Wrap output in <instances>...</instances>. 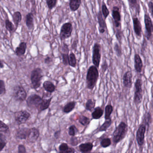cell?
I'll return each mask as SVG.
<instances>
[{"instance_id": "6da1fadb", "label": "cell", "mask_w": 153, "mask_h": 153, "mask_svg": "<svg viewBox=\"0 0 153 153\" xmlns=\"http://www.w3.org/2000/svg\"><path fill=\"white\" fill-rule=\"evenodd\" d=\"M99 77L98 68L94 65L91 66L88 68L86 76V88L93 90L95 87Z\"/></svg>"}, {"instance_id": "7a4b0ae2", "label": "cell", "mask_w": 153, "mask_h": 153, "mask_svg": "<svg viewBox=\"0 0 153 153\" xmlns=\"http://www.w3.org/2000/svg\"><path fill=\"white\" fill-rule=\"evenodd\" d=\"M128 131V126L125 122L120 123L112 134V140L115 144L119 143L126 137Z\"/></svg>"}, {"instance_id": "3957f363", "label": "cell", "mask_w": 153, "mask_h": 153, "mask_svg": "<svg viewBox=\"0 0 153 153\" xmlns=\"http://www.w3.org/2000/svg\"><path fill=\"white\" fill-rule=\"evenodd\" d=\"M43 76V71L41 68H36L32 71L30 80L33 89H37L40 87Z\"/></svg>"}, {"instance_id": "277c9868", "label": "cell", "mask_w": 153, "mask_h": 153, "mask_svg": "<svg viewBox=\"0 0 153 153\" xmlns=\"http://www.w3.org/2000/svg\"><path fill=\"white\" fill-rule=\"evenodd\" d=\"M143 81L140 78H138L134 84L135 91L134 94V103L137 106L142 103L143 99Z\"/></svg>"}, {"instance_id": "5b68a950", "label": "cell", "mask_w": 153, "mask_h": 153, "mask_svg": "<svg viewBox=\"0 0 153 153\" xmlns=\"http://www.w3.org/2000/svg\"><path fill=\"white\" fill-rule=\"evenodd\" d=\"M146 129H147L146 126L143 123H141L137 130L136 139L137 144L140 148L143 147L144 145Z\"/></svg>"}, {"instance_id": "8992f818", "label": "cell", "mask_w": 153, "mask_h": 153, "mask_svg": "<svg viewBox=\"0 0 153 153\" xmlns=\"http://www.w3.org/2000/svg\"><path fill=\"white\" fill-rule=\"evenodd\" d=\"M92 62L97 68L100 67L101 61V46L99 43H95L93 48Z\"/></svg>"}, {"instance_id": "52a82bcc", "label": "cell", "mask_w": 153, "mask_h": 153, "mask_svg": "<svg viewBox=\"0 0 153 153\" xmlns=\"http://www.w3.org/2000/svg\"><path fill=\"white\" fill-rule=\"evenodd\" d=\"M73 29L72 24L71 22H66L63 24L61 27L60 33V38L61 40H65L71 37Z\"/></svg>"}, {"instance_id": "ba28073f", "label": "cell", "mask_w": 153, "mask_h": 153, "mask_svg": "<svg viewBox=\"0 0 153 153\" xmlns=\"http://www.w3.org/2000/svg\"><path fill=\"white\" fill-rule=\"evenodd\" d=\"M144 23L146 27V37L148 40H150L153 32V24L150 15L147 13L144 14Z\"/></svg>"}, {"instance_id": "9c48e42d", "label": "cell", "mask_w": 153, "mask_h": 153, "mask_svg": "<svg viewBox=\"0 0 153 153\" xmlns=\"http://www.w3.org/2000/svg\"><path fill=\"white\" fill-rule=\"evenodd\" d=\"M43 99L39 95L33 94L30 96L28 98L27 101V104L28 106L31 108H39Z\"/></svg>"}, {"instance_id": "30bf717a", "label": "cell", "mask_w": 153, "mask_h": 153, "mask_svg": "<svg viewBox=\"0 0 153 153\" xmlns=\"http://www.w3.org/2000/svg\"><path fill=\"white\" fill-rule=\"evenodd\" d=\"M13 96L16 100L23 101L27 98V94L23 87L18 85L15 86L13 89Z\"/></svg>"}, {"instance_id": "8fae6325", "label": "cell", "mask_w": 153, "mask_h": 153, "mask_svg": "<svg viewBox=\"0 0 153 153\" xmlns=\"http://www.w3.org/2000/svg\"><path fill=\"white\" fill-rule=\"evenodd\" d=\"M112 16L114 20V24L116 28L121 27V14L118 6H114L112 10Z\"/></svg>"}, {"instance_id": "7c38bea8", "label": "cell", "mask_w": 153, "mask_h": 153, "mask_svg": "<svg viewBox=\"0 0 153 153\" xmlns=\"http://www.w3.org/2000/svg\"><path fill=\"white\" fill-rule=\"evenodd\" d=\"M128 4L130 10L133 12V17H137L140 14L141 11L139 1L137 0H128Z\"/></svg>"}, {"instance_id": "4fadbf2b", "label": "cell", "mask_w": 153, "mask_h": 153, "mask_svg": "<svg viewBox=\"0 0 153 153\" xmlns=\"http://www.w3.org/2000/svg\"><path fill=\"white\" fill-rule=\"evenodd\" d=\"M30 115L26 111H20L15 114V120L18 124L25 123L29 118Z\"/></svg>"}, {"instance_id": "5bb4252c", "label": "cell", "mask_w": 153, "mask_h": 153, "mask_svg": "<svg viewBox=\"0 0 153 153\" xmlns=\"http://www.w3.org/2000/svg\"><path fill=\"white\" fill-rule=\"evenodd\" d=\"M133 25L135 33L137 38L142 37V27L141 22L137 17H133Z\"/></svg>"}, {"instance_id": "9a60e30c", "label": "cell", "mask_w": 153, "mask_h": 153, "mask_svg": "<svg viewBox=\"0 0 153 153\" xmlns=\"http://www.w3.org/2000/svg\"><path fill=\"white\" fill-rule=\"evenodd\" d=\"M133 73L131 71H127L123 75V84L127 88H131L133 84Z\"/></svg>"}, {"instance_id": "2e32d148", "label": "cell", "mask_w": 153, "mask_h": 153, "mask_svg": "<svg viewBox=\"0 0 153 153\" xmlns=\"http://www.w3.org/2000/svg\"><path fill=\"white\" fill-rule=\"evenodd\" d=\"M39 132L38 129L35 128L29 129L28 134V140L30 143H35L39 137Z\"/></svg>"}, {"instance_id": "e0dca14e", "label": "cell", "mask_w": 153, "mask_h": 153, "mask_svg": "<svg viewBox=\"0 0 153 153\" xmlns=\"http://www.w3.org/2000/svg\"><path fill=\"white\" fill-rule=\"evenodd\" d=\"M98 23L99 24V30L100 33L103 34L105 32L106 28V24L105 20L102 17V14L101 11H99L97 14Z\"/></svg>"}, {"instance_id": "ac0fdd59", "label": "cell", "mask_w": 153, "mask_h": 153, "mask_svg": "<svg viewBox=\"0 0 153 153\" xmlns=\"http://www.w3.org/2000/svg\"><path fill=\"white\" fill-rule=\"evenodd\" d=\"M134 68L137 73H141L143 70V61L141 57L138 54H136L134 55Z\"/></svg>"}, {"instance_id": "d6986e66", "label": "cell", "mask_w": 153, "mask_h": 153, "mask_svg": "<svg viewBox=\"0 0 153 153\" xmlns=\"http://www.w3.org/2000/svg\"><path fill=\"white\" fill-rule=\"evenodd\" d=\"M93 145L90 143L81 144L79 146V150L82 153H90L92 150Z\"/></svg>"}, {"instance_id": "ffe728a7", "label": "cell", "mask_w": 153, "mask_h": 153, "mask_svg": "<svg viewBox=\"0 0 153 153\" xmlns=\"http://www.w3.org/2000/svg\"><path fill=\"white\" fill-rule=\"evenodd\" d=\"M152 121V114L150 112H146L143 116L142 123L144 124L146 126L147 128H149L150 125Z\"/></svg>"}, {"instance_id": "44dd1931", "label": "cell", "mask_w": 153, "mask_h": 153, "mask_svg": "<svg viewBox=\"0 0 153 153\" xmlns=\"http://www.w3.org/2000/svg\"><path fill=\"white\" fill-rule=\"evenodd\" d=\"M26 49H27V43L24 42H21L15 50L17 55L20 57L24 55L26 53Z\"/></svg>"}, {"instance_id": "7402d4cb", "label": "cell", "mask_w": 153, "mask_h": 153, "mask_svg": "<svg viewBox=\"0 0 153 153\" xmlns=\"http://www.w3.org/2000/svg\"><path fill=\"white\" fill-rule=\"evenodd\" d=\"M26 23L29 30L33 29L34 28V19L32 13H29L26 16Z\"/></svg>"}, {"instance_id": "603a6c76", "label": "cell", "mask_w": 153, "mask_h": 153, "mask_svg": "<svg viewBox=\"0 0 153 153\" xmlns=\"http://www.w3.org/2000/svg\"><path fill=\"white\" fill-rule=\"evenodd\" d=\"M43 87L48 92L52 93L56 90V86L52 82L47 81L43 83Z\"/></svg>"}, {"instance_id": "cb8c5ba5", "label": "cell", "mask_w": 153, "mask_h": 153, "mask_svg": "<svg viewBox=\"0 0 153 153\" xmlns=\"http://www.w3.org/2000/svg\"><path fill=\"white\" fill-rule=\"evenodd\" d=\"M103 114V110L100 107H97L94 109V110L92 113V116L94 119H98L102 116Z\"/></svg>"}, {"instance_id": "d4e9b609", "label": "cell", "mask_w": 153, "mask_h": 153, "mask_svg": "<svg viewBox=\"0 0 153 153\" xmlns=\"http://www.w3.org/2000/svg\"><path fill=\"white\" fill-rule=\"evenodd\" d=\"M82 1L80 0H71L69 3L70 9L72 11L77 10L81 4Z\"/></svg>"}, {"instance_id": "484cf974", "label": "cell", "mask_w": 153, "mask_h": 153, "mask_svg": "<svg viewBox=\"0 0 153 153\" xmlns=\"http://www.w3.org/2000/svg\"><path fill=\"white\" fill-rule=\"evenodd\" d=\"M52 99H53V98L52 97L50 99H43L42 102H41L40 106L39 107V111H43V110H45L47 109L48 108L49 106H50Z\"/></svg>"}, {"instance_id": "4316f807", "label": "cell", "mask_w": 153, "mask_h": 153, "mask_svg": "<svg viewBox=\"0 0 153 153\" xmlns=\"http://www.w3.org/2000/svg\"><path fill=\"white\" fill-rule=\"evenodd\" d=\"M29 129L27 128H23L20 129L17 132V137L21 139H26L27 137Z\"/></svg>"}, {"instance_id": "83f0119b", "label": "cell", "mask_w": 153, "mask_h": 153, "mask_svg": "<svg viewBox=\"0 0 153 153\" xmlns=\"http://www.w3.org/2000/svg\"><path fill=\"white\" fill-rule=\"evenodd\" d=\"M76 106V102L74 101H72L68 102L64 107L63 111L65 113H69L74 110Z\"/></svg>"}, {"instance_id": "f1b7e54d", "label": "cell", "mask_w": 153, "mask_h": 153, "mask_svg": "<svg viewBox=\"0 0 153 153\" xmlns=\"http://www.w3.org/2000/svg\"><path fill=\"white\" fill-rule=\"evenodd\" d=\"M13 19L16 28L18 27L19 23L22 20V14L19 11H16L13 14Z\"/></svg>"}, {"instance_id": "f546056e", "label": "cell", "mask_w": 153, "mask_h": 153, "mask_svg": "<svg viewBox=\"0 0 153 153\" xmlns=\"http://www.w3.org/2000/svg\"><path fill=\"white\" fill-rule=\"evenodd\" d=\"M69 65L73 67H75L76 65V58L74 53H71L69 56Z\"/></svg>"}, {"instance_id": "4dcf8cb0", "label": "cell", "mask_w": 153, "mask_h": 153, "mask_svg": "<svg viewBox=\"0 0 153 153\" xmlns=\"http://www.w3.org/2000/svg\"><path fill=\"white\" fill-rule=\"evenodd\" d=\"M112 124V120L111 119L107 120L104 122V123L99 128V131L100 132H103V131H107L109 127Z\"/></svg>"}, {"instance_id": "1f68e13d", "label": "cell", "mask_w": 153, "mask_h": 153, "mask_svg": "<svg viewBox=\"0 0 153 153\" xmlns=\"http://www.w3.org/2000/svg\"><path fill=\"white\" fill-rule=\"evenodd\" d=\"M105 119L106 120L110 119V116L113 111V107L111 105H108L105 107Z\"/></svg>"}, {"instance_id": "d6a6232c", "label": "cell", "mask_w": 153, "mask_h": 153, "mask_svg": "<svg viewBox=\"0 0 153 153\" xmlns=\"http://www.w3.org/2000/svg\"><path fill=\"white\" fill-rule=\"evenodd\" d=\"M95 106V102L93 101L91 99H89L85 104V109L86 110L91 111L94 109Z\"/></svg>"}, {"instance_id": "836d02e7", "label": "cell", "mask_w": 153, "mask_h": 153, "mask_svg": "<svg viewBox=\"0 0 153 153\" xmlns=\"http://www.w3.org/2000/svg\"><path fill=\"white\" fill-rule=\"evenodd\" d=\"M79 122L82 125L85 126L90 124V119L85 116H81L79 118Z\"/></svg>"}, {"instance_id": "e575fe53", "label": "cell", "mask_w": 153, "mask_h": 153, "mask_svg": "<svg viewBox=\"0 0 153 153\" xmlns=\"http://www.w3.org/2000/svg\"><path fill=\"white\" fill-rule=\"evenodd\" d=\"M102 15L104 17L105 19H106L107 17L109 15L110 12L108 9L107 5L104 2L103 3L102 5Z\"/></svg>"}, {"instance_id": "d590c367", "label": "cell", "mask_w": 153, "mask_h": 153, "mask_svg": "<svg viewBox=\"0 0 153 153\" xmlns=\"http://www.w3.org/2000/svg\"><path fill=\"white\" fill-rule=\"evenodd\" d=\"M111 140L110 138H104L102 140L100 143V145L103 148H107L109 147L111 145Z\"/></svg>"}, {"instance_id": "8d00e7d4", "label": "cell", "mask_w": 153, "mask_h": 153, "mask_svg": "<svg viewBox=\"0 0 153 153\" xmlns=\"http://www.w3.org/2000/svg\"><path fill=\"white\" fill-rule=\"evenodd\" d=\"M5 28L10 32H13L14 30V26L11 22L9 19H6L5 22Z\"/></svg>"}, {"instance_id": "74e56055", "label": "cell", "mask_w": 153, "mask_h": 153, "mask_svg": "<svg viewBox=\"0 0 153 153\" xmlns=\"http://www.w3.org/2000/svg\"><path fill=\"white\" fill-rule=\"evenodd\" d=\"M6 140L5 137L0 134V152L2 151L6 145Z\"/></svg>"}, {"instance_id": "f35d334b", "label": "cell", "mask_w": 153, "mask_h": 153, "mask_svg": "<svg viewBox=\"0 0 153 153\" xmlns=\"http://www.w3.org/2000/svg\"><path fill=\"white\" fill-rule=\"evenodd\" d=\"M57 0H47L46 3L48 6V9L52 10L53 9L57 4Z\"/></svg>"}, {"instance_id": "ab89813d", "label": "cell", "mask_w": 153, "mask_h": 153, "mask_svg": "<svg viewBox=\"0 0 153 153\" xmlns=\"http://www.w3.org/2000/svg\"><path fill=\"white\" fill-rule=\"evenodd\" d=\"M114 50H115V52H116V54L117 56L118 57H120L122 55V51H121V49L120 47V46L119 44L117 43H115L114 47Z\"/></svg>"}, {"instance_id": "60d3db41", "label": "cell", "mask_w": 153, "mask_h": 153, "mask_svg": "<svg viewBox=\"0 0 153 153\" xmlns=\"http://www.w3.org/2000/svg\"><path fill=\"white\" fill-rule=\"evenodd\" d=\"M78 130L74 125H72L70 127L69 129V134L71 136L74 137L76 135Z\"/></svg>"}, {"instance_id": "b9f144b4", "label": "cell", "mask_w": 153, "mask_h": 153, "mask_svg": "<svg viewBox=\"0 0 153 153\" xmlns=\"http://www.w3.org/2000/svg\"><path fill=\"white\" fill-rule=\"evenodd\" d=\"M62 58L63 63L65 66L69 65V54L62 53Z\"/></svg>"}, {"instance_id": "7bdbcfd3", "label": "cell", "mask_w": 153, "mask_h": 153, "mask_svg": "<svg viewBox=\"0 0 153 153\" xmlns=\"http://www.w3.org/2000/svg\"><path fill=\"white\" fill-rule=\"evenodd\" d=\"M116 36L117 40L119 42H120L122 40L123 36V32L121 31V29H117L116 31Z\"/></svg>"}, {"instance_id": "ee69618b", "label": "cell", "mask_w": 153, "mask_h": 153, "mask_svg": "<svg viewBox=\"0 0 153 153\" xmlns=\"http://www.w3.org/2000/svg\"><path fill=\"white\" fill-rule=\"evenodd\" d=\"M9 131V128L5 124L0 121V132L7 133Z\"/></svg>"}, {"instance_id": "f6af8a7d", "label": "cell", "mask_w": 153, "mask_h": 153, "mask_svg": "<svg viewBox=\"0 0 153 153\" xmlns=\"http://www.w3.org/2000/svg\"><path fill=\"white\" fill-rule=\"evenodd\" d=\"M5 92V86L4 81L0 80V95L4 94Z\"/></svg>"}, {"instance_id": "bcb514c9", "label": "cell", "mask_w": 153, "mask_h": 153, "mask_svg": "<svg viewBox=\"0 0 153 153\" xmlns=\"http://www.w3.org/2000/svg\"><path fill=\"white\" fill-rule=\"evenodd\" d=\"M70 147L68 146V144L65 143H63L61 144L59 146V149L60 152H64V151H66L67 149H69Z\"/></svg>"}, {"instance_id": "7dc6e473", "label": "cell", "mask_w": 153, "mask_h": 153, "mask_svg": "<svg viewBox=\"0 0 153 153\" xmlns=\"http://www.w3.org/2000/svg\"><path fill=\"white\" fill-rule=\"evenodd\" d=\"M108 63H107V61L105 60L103 62L102 65V72H105L108 69Z\"/></svg>"}, {"instance_id": "c3c4849f", "label": "cell", "mask_w": 153, "mask_h": 153, "mask_svg": "<svg viewBox=\"0 0 153 153\" xmlns=\"http://www.w3.org/2000/svg\"><path fill=\"white\" fill-rule=\"evenodd\" d=\"M62 53L69 54V49L68 45L67 44L64 43L63 45L62 46Z\"/></svg>"}, {"instance_id": "681fc988", "label": "cell", "mask_w": 153, "mask_h": 153, "mask_svg": "<svg viewBox=\"0 0 153 153\" xmlns=\"http://www.w3.org/2000/svg\"><path fill=\"white\" fill-rule=\"evenodd\" d=\"M148 8H149V11L151 13V15L153 19V2L149 1L148 3Z\"/></svg>"}, {"instance_id": "f907efd6", "label": "cell", "mask_w": 153, "mask_h": 153, "mask_svg": "<svg viewBox=\"0 0 153 153\" xmlns=\"http://www.w3.org/2000/svg\"><path fill=\"white\" fill-rule=\"evenodd\" d=\"M18 153H26V148L22 145H20L18 147Z\"/></svg>"}, {"instance_id": "816d5d0a", "label": "cell", "mask_w": 153, "mask_h": 153, "mask_svg": "<svg viewBox=\"0 0 153 153\" xmlns=\"http://www.w3.org/2000/svg\"><path fill=\"white\" fill-rule=\"evenodd\" d=\"M53 58L52 57H47L45 59V63L46 64H49L51 63L52 62H53Z\"/></svg>"}, {"instance_id": "f5cc1de1", "label": "cell", "mask_w": 153, "mask_h": 153, "mask_svg": "<svg viewBox=\"0 0 153 153\" xmlns=\"http://www.w3.org/2000/svg\"><path fill=\"white\" fill-rule=\"evenodd\" d=\"M75 153V150L74 148H69L66 151L64 152H60L59 153Z\"/></svg>"}, {"instance_id": "db71d44e", "label": "cell", "mask_w": 153, "mask_h": 153, "mask_svg": "<svg viewBox=\"0 0 153 153\" xmlns=\"http://www.w3.org/2000/svg\"><path fill=\"white\" fill-rule=\"evenodd\" d=\"M77 40H74L72 45V48L75 50V51H76V47H77Z\"/></svg>"}, {"instance_id": "11a10c76", "label": "cell", "mask_w": 153, "mask_h": 153, "mask_svg": "<svg viewBox=\"0 0 153 153\" xmlns=\"http://www.w3.org/2000/svg\"><path fill=\"white\" fill-rule=\"evenodd\" d=\"M61 135V131H57L54 133V137L56 139H58Z\"/></svg>"}, {"instance_id": "9f6ffc18", "label": "cell", "mask_w": 153, "mask_h": 153, "mask_svg": "<svg viewBox=\"0 0 153 153\" xmlns=\"http://www.w3.org/2000/svg\"><path fill=\"white\" fill-rule=\"evenodd\" d=\"M74 139H75V138H74V137H73L72 138L71 143L72 145H74V146H75V145H76L78 143H76V142H77V139H76L75 141H74Z\"/></svg>"}, {"instance_id": "6f0895ef", "label": "cell", "mask_w": 153, "mask_h": 153, "mask_svg": "<svg viewBox=\"0 0 153 153\" xmlns=\"http://www.w3.org/2000/svg\"><path fill=\"white\" fill-rule=\"evenodd\" d=\"M4 67L3 63L0 60V68H3Z\"/></svg>"}, {"instance_id": "680465c9", "label": "cell", "mask_w": 153, "mask_h": 153, "mask_svg": "<svg viewBox=\"0 0 153 153\" xmlns=\"http://www.w3.org/2000/svg\"></svg>"}]
</instances>
